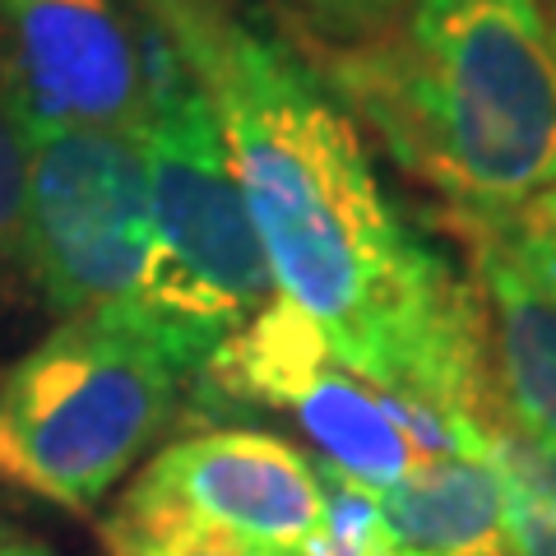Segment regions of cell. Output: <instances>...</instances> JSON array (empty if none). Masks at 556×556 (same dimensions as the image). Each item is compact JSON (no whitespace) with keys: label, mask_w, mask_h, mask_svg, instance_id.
<instances>
[{"label":"cell","mask_w":556,"mask_h":556,"mask_svg":"<svg viewBox=\"0 0 556 556\" xmlns=\"http://www.w3.org/2000/svg\"><path fill=\"white\" fill-rule=\"evenodd\" d=\"M269 5L306 56L329 65L386 42L404 20L408 0H269Z\"/></svg>","instance_id":"8fae6325"},{"label":"cell","mask_w":556,"mask_h":556,"mask_svg":"<svg viewBox=\"0 0 556 556\" xmlns=\"http://www.w3.org/2000/svg\"><path fill=\"white\" fill-rule=\"evenodd\" d=\"M486 329L496 427L556 459V251L510 228L464 232Z\"/></svg>","instance_id":"9c48e42d"},{"label":"cell","mask_w":556,"mask_h":556,"mask_svg":"<svg viewBox=\"0 0 556 556\" xmlns=\"http://www.w3.org/2000/svg\"><path fill=\"white\" fill-rule=\"evenodd\" d=\"M552 20H556V10H552Z\"/></svg>","instance_id":"d6986e66"},{"label":"cell","mask_w":556,"mask_h":556,"mask_svg":"<svg viewBox=\"0 0 556 556\" xmlns=\"http://www.w3.org/2000/svg\"><path fill=\"white\" fill-rule=\"evenodd\" d=\"M492 455L501 464V473H506L519 486V492L533 496L547 515H556V459H547L543 450H533V445H525L519 437H510L506 427H496Z\"/></svg>","instance_id":"4fadbf2b"},{"label":"cell","mask_w":556,"mask_h":556,"mask_svg":"<svg viewBox=\"0 0 556 556\" xmlns=\"http://www.w3.org/2000/svg\"><path fill=\"white\" fill-rule=\"evenodd\" d=\"M149 223L153 247L135 316L195 380L204 362L278 302L247 195L195 84L149 42Z\"/></svg>","instance_id":"277c9868"},{"label":"cell","mask_w":556,"mask_h":556,"mask_svg":"<svg viewBox=\"0 0 556 556\" xmlns=\"http://www.w3.org/2000/svg\"><path fill=\"white\" fill-rule=\"evenodd\" d=\"M149 167L139 130L33 135L24 278L56 320L130 311L149 269Z\"/></svg>","instance_id":"52a82bcc"},{"label":"cell","mask_w":556,"mask_h":556,"mask_svg":"<svg viewBox=\"0 0 556 556\" xmlns=\"http://www.w3.org/2000/svg\"><path fill=\"white\" fill-rule=\"evenodd\" d=\"M0 556H65V552H56L51 543H42V538H33L24 529L0 525Z\"/></svg>","instance_id":"2e32d148"},{"label":"cell","mask_w":556,"mask_h":556,"mask_svg":"<svg viewBox=\"0 0 556 556\" xmlns=\"http://www.w3.org/2000/svg\"><path fill=\"white\" fill-rule=\"evenodd\" d=\"M195 84L247 195L278 298L339 367L496 422L473 274L386 190L362 126L269 0H126Z\"/></svg>","instance_id":"6da1fadb"},{"label":"cell","mask_w":556,"mask_h":556,"mask_svg":"<svg viewBox=\"0 0 556 556\" xmlns=\"http://www.w3.org/2000/svg\"><path fill=\"white\" fill-rule=\"evenodd\" d=\"M325 519L320 464L274 431L208 427L139 464L102 519L112 556L208 543L251 556H316Z\"/></svg>","instance_id":"8992f818"},{"label":"cell","mask_w":556,"mask_h":556,"mask_svg":"<svg viewBox=\"0 0 556 556\" xmlns=\"http://www.w3.org/2000/svg\"><path fill=\"white\" fill-rule=\"evenodd\" d=\"M394 556H413V552H394Z\"/></svg>","instance_id":"ac0fdd59"},{"label":"cell","mask_w":556,"mask_h":556,"mask_svg":"<svg viewBox=\"0 0 556 556\" xmlns=\"http://www.w3.org/2000/svg\"><path fill=\"white\" fill-rule=\"evenodd\" d=\"M135 556H251V552H232V547H208V543H167V547H144Z\"/></svg>","instance_id":"e0dca14e"},{"label":"cell","mask_w":556,"mask_h":556,"mask_svg":"<svg viewBox=\"0 0 556 556\" xmlns=\"http://www.w3.org/2000/svg\"><path fill=\"white\" fill-rule=\"evenodd\" d=\"M28 163L33 130L14 102L5 75H0V292L24 278V200H28Z\"/></svg>","instance_id":"7c38bea8"},{"label":"cell","mask_w":556,"mask_h":556,"mask_svg":"<svg viewBox=\"0 0 556 556\" xmlns=\"http://www.w3.org/2000/svg\"><path fill=\"white\" fill-rule=\"evenodd\" d=\"M501 228L519 232L525 241H533V247H543V251H556V186L543 190V195L519 208L510 223H501Z\"/></svg>","instance_id":"9a60e30c"},{"label":"cell","mask_w":556,"mask_h":556,"mask_svg":"<svg viewBox=\"0 0 556 556\" xmlns=\"http://www.w3.org/2000/svg\"><path fill=\"white\" fill-rule=\"evenodd\" d=\"M186 380L135 306L56 320L0 371V482L93 515L172 427Z\"/></svg>","instance_id":"3957f363"},{"label":"cell","mask_w":556,"mask_h":556,"mask_svg":"<svg viewBox=\"0 0 556 556\" xmlns=\"http://www.w3.org/2000/svg\"><path fill=\"white\" fill-rule=\"evenodd\" d=\"M316 70L459 237L501 228L556 186L547 0H408L386 42Z\"/></svg>","instance_id":"7a4b0ae2"},{"label":"cell","mask_w":556,"mask_h":556,"mask_svg":"<svg viewBox=\"0 0 556 556\" xmlns=\"http://www.w3.org/2000/svg\"><path fill=\"white\" fill-rule=\"evenodd\" d=\"M394 552L510 556V482L496 455H455L376 492Z\"/></svg>","instance_id":"30bf717a"},{"label":"cell","mask_w":556,"mask_h":556,"mask_svg":"<svg viewBox=\"0 0 556 556\" xmlns=\"http://www.w3.org/2000/svg\"><path fill=\"white\" fill-rule=\"evenodd\" d=\"M195 386L208 408L232 404L283 413L306 437L302 450L311 459L367 492H390L437 459L492 455L496 437V422L399 399L339 367L325 339L283 298L232 343H223Z\"/></svg>","instance_id":"5b68a950"},{"label":"cell","mask_w":556,"mask_h":556,"mask_svg":"<svg viewBox=\"0 0 556 556\" xmlns=\"http://www.w3.org/2000/svg\"><path fill=\"white\" fill-rule=\"evenodd\" d=\"M0 75L33 135L149 121V38L126 0H0Z\"/></svg>","instance_id":"ba28073f"},{"label":"cell","mask_w":556,"mask_h":556,"mask_svg":"<svg viewBox=\"0 0 556 556\" xmlns=\"http://www.w3.org/2000/svg\"><path fill=\"white\" fill-rule=\"evenodd\" d=\"M510 556H556V515H547L515 482H510Z\"/></svg>","instance_id":"5bb4252c"}]
</instances>
